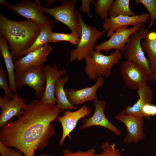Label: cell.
Returning a JSON list of instances; mask_svg holds the SVG:
<instances>
[{
  "instance_id": "obj_21",
  "label": "cell",
  "mask_w": 156,
  "mask_h": 156,
  "mask_svg": "<svg viewBox=\"0 0 156 156\" xmlns=\"http://www.w3.org/2000/svg\"><path fill=\"white\" fill-rule=\"evenodd\" d=\"M69 76L65 75L57 79L54 90V94L56 99V105L63 111L65 109H77V106H73L69 102L66 96L64 86L69 81Z\"/></svg>"
},
{
  "instance_id": "obj_9",
  "label": "cell",
  "mask_w": 156,
  "mask_h": 156,
  "mask_svg": "<svg viewBox=\"0 0 156 156\" xmlns=\"http://www.w3.org/2000/svg\"><path fill=\"white\" fill-rule=\"evenodd\" d=\"M143 25L144 24H141L129 28L128 26L118 27L115 30L108 40L96 45L94 49L96 51H104L106 53L113 49L119 50L122 52L130 36Z\"/></svg>"
},
{
  "instance_id": "obj_10",
  "label": "cell",
  "mask_w": 156,
  "mask_h": 156,
  "mask_svg": "<svg viewBox=\"0 0 156 156\" xmlns=\"http://www.w3.org/2000/svg\"><path fill=\"white\" fill-rule=\"evenodd\" d=\"M120 74L125 84L131 90H138L147 86V75L142 68L127 60L123 61L120 65Z\"/></svg>"
},
{
  "instance_id": "obj_35",
  "label": "cell",
  "mask_w": 156,
  "mask_h": 156,
  "mask_svg": "<svg viewBox=\"0 0 156 156\" xmlns=\"http://www.w3.org/2000/svg\"><path fill=\"white\" fill-rule=\"evenodd\" d=\"M13 156H23L22 153L16 149H12Z\"/></svg>"
},
{
  "instance_id": "obj_4",
  "label": "cell",
  "mask_w": 156,
  "mask_h": 156,
  "mask_svg": "<svg viewBox=\"0 0 156 156\" xmlns=\"http://www.w3.org/2000/svg\"><path fill=\"white\" fill-rule=\"evenodd\" d=\"M149 31L146 29L141 27L130 36L122 52L125 55L126 60L143 69L146 74L148 81H153L156 80V75L150 69L141 43L142 39L147 37Z\"/></svg>"
},
{
  "instance_id": "obj_29",
  "label": "cell",
  "mask_w": 156,
  "mask_h": 156,
  "mask_svg": "<svg viewBox=\"0 0 156 156\" xmlns=\"http://www.w3.org/2000/svg\"><path fill=\"white\" fill-rule=\"evenodd\" d=\"M103 151L102 156H123L120 151L117 148L115 144H110L107 142H103L101 145Z\"/></svg>"
},
{
  "instance_id": "obj_7",
  "label": "cell",
  "mask_w": 156,
  "mask_h": 156,
  "mask_svg": "<svg viewBox=\"0 0 156 156\" xmlns=\"http://www.w3.org/2000/svg\"><path fill=\"white\" fill-rule=\"evenodd\" d=\"M43 67L32 66L24 71L15 72V82L17 90L26 86L34 91V95L41 99L44 94L46 78Z\"/></svg>"
},
{
  "instance_id": "obj_38",
  "label": "cell",
  "mask_w": 156,
  "mask_h": 156,
  "mask_svg": "<svg viewBox=\"0 0 156 156\" xmlns=\"http://www.w3.org/2000/svg\"><path fill=\"white\" fill-rule=\"evenodd\" d=\"M39 156H53L52 155L48 154H45L42 153H41Z\"/></svg>"
},
{
  "instance_id": "obj_3",
  "label": "cell",
  "mask_w": 156,
  "mask_h": 156,
  "mask_svg": "<svg viewBox=\"0 0 156 156\" xmlns=\"http://www.w3.org/2000/svg\"><path fill=\"white\" fill-rule=\"evenodd\" d=\"M120 51L115 50L109 55H105L101 51L95 50L91 56H86L84 71L89 79L94 80L99 77H109L112 66L122 58Z\"/></svg>"
},
{
  "instance_id": "obj_18",
  "label": "cell",
  "mask_w": 156,
  "mask_h": 156,
  "mask_svg": "<svg viewBox=\"0 0 156 156\" xmlns=\"http://www.w3.org/2000/svg\"><path fill=\"white\" fill-rule=\"evenodd\" d=\"M26 99H23L17 93L11 100L1 109L0 115V127L14 116L20 117L22 115L26 107Z\"/></svg>"
},
{
  "instance_id": "obj_24",
  "label": "cell",
  "mask_w": 156,
  "mask_h": 156,
  "mask_svg": "<svg viewBox=\"0 0 156 156\" xmlns=\"http://www.w3.org/2000/svg\"><path fill=\"white\" fill-rule=\"evenodd\" d=\"M129 0H116L108 12L110 16H131L135 15L129 8Z\"/></svg>"
},
{
  "instance_id": "obj_28",
  "label": "cell",
  "mask_w": 156,
  "mask_h": 156,
  "mask_svg": "<svg viewBox=\"0 0 156 156\" xmlns=\"http://www.w3.org/2000/svg\"><path fill=\"white\" fill-rule=\"evenodd\" d=\"M0 87L4 92L3 96L9 99H12L14 94L10 88L8 78L1 64L0 65Z\"/></svg>"
},
{
  "instance_id": "obj_22",
  "label": "cell",
  "mask_w": 156,
  "mask_h": 156,
  "mask_svg": "<svg viewBox=\"0 0 156 156\" xmlns=\"http://www.w3.org/2000/svg\"><path fill=\"white\" fill-rule=\"evenodd\" d=\"M141 45L143 51L147 54L151 70L156 75V31H149Z\"/></svg>"
},
{
  "instance_id": "obj_12",
  "label": "cell",
  "mask_w": 156,
  "mask_h": 156,
  "mask_svg": "<svg viewBox=\"0 0 156 156\" xmlns=\"http://www.w3.org/2000/svg\"><path fill=\"white\" fill-rule=\"evenodd\" d=\"M92 104L95 108L94 113L92 116L83 119V125L79 128L82 129L93 126H100L109 129L117 135L120 136L121 134L120 129L112 124L105 114L106 102L97 99L93 101Z\"/></svg>"
},
{
  "instance_id": "obj_36",
  "label": "cell",
  "mask_w": 156,
  "mask_h": 156,
  "mask_svg": "<svg viewBox=\"0 0 156 156\" xmlns=\"http://www.w3.org/2000/svg\"><path fill=\"white\" fill-rule=\"evenodd\" d=\"M59 1L57 0H47L46 5L45 7L46 8H47L50 5L52 4H55L57 2Z\"/></svg>"
},
{
  "instance_id": "obj_32",
  "label": "cell",
  "mask_w": 156,
  "mask_h": 156,
  "mask_svg": "<svg viewBox=\"0 0 156 156\" xmlns=\"http://www.w3.org/2000/svg\"><path fill=\"white\" fill-rule=\"evenodd\" d=\"M94 2L92 0H82L81 4L79 8V12H83L84 13H86L89 17L92 18V16L90 10V4H93Z\"/></svg>"
},
{
  "instance_id": "obj_33",
  "label": "cell",
  "mask_w": 156,
  "mask_h": 156,
  "mask_svg": "<svg viewBox=\"0 0 156 156\" xmlns=\"http://www.w3.org/2000/svg\"><path fill=\"white\" fill-rule=\"evenodd\" d=\"M0 153L1 156H13L12 149L0 141Z\"/></svg>"
},
{
  "instance_id": "obj_20",
  "label": "cell",
  "mask_w": 156,
  "mask_h": 156,
  "mask_svg": "<svg viewBox=\"0 0 156 156\" xmlns=\"http://www.w3.org/2000/svg\"><path fill=\"white\" fill-rule=\"evenodd\" d=\"M7 41L0 34V50L2 55L8 74L10 88L14 93H17L15 82V66L13 62Z\"/></svg>"
},
{
  "instance_id": "obj_11",
  "label": "cell",
  "mask_w": 156,
  "mask_h": 156,
  "mask_svg": "<svg viewBox=\"0 0 156 156\" xmlns=\"http://www.w3.org/2000/svg\"><path fill=\"white\" fill-rule=\"evenodd\" d=\"M114 118L123 123L126 127L127 134L123 139L125 142L137 143L145 137L143 131V118L125 114L121 112H118Z\"/></svg>"
},
{
  "instance_id": "obj_2",
  "label": "cell",
  "mask_w": 156,
  "mask_h": 156,
  "mask_svg": "<svg viewBox=\"0 0 156 156\" xmlns=\"http://www.w3.org/2000/svg\"><path fill=\"white\" fill-rule=\"evenodd\" d=\"M40 30L38 25L31 19L17 21L0 14V34L8 42L13 61L21 57V53L32 45Z\"/></svg>"
},
{
  "instance_id": "obj_5",
  "label": "cell",
  "mask_w": 156,
  "mask_h": 156,
  "mask_svg": "<svg viewBox=\"0 0 156 156\" xmlns=\"http://www.w3.org/2000/svg\"><path fill=\"white\" fill-rule=\"evenodd\" d=\"M79 22L81 29L79 42L77 47L70 51V61L73 62L75 60L80 61L84 59L86 56H91L94 51L95 43L107 30H99L95 27L88 25L85 23L79 15Z\"/></svg>"
},
{
  "instance_id": "obj_34",
  "label": "cell",
  "mask_w": 156,
  "mask_h": 156,
  "mask_svg": "<svg viewBox=\"0 0 156 156\" xmlns=\"http://www.w3.org/2000/svg\"><path fill=\"white\" fill-rule=\"evenodd\" d=\"M11 100L4 96H0V107L1 109L5 106Z\"/></svg>"
},
{
  "instance_id": "obj_1",
  "label": "cell",
  "mask_w": 156,
  "mask_h": 156,
  "mask_svg": "<svg viewBox=\"0 0 156 156\" xmlns=\"http://www.w3.org/2000/svg\"><path fill=\"white\" fill-rule=\"evenodd\" d=\"M24 110L17 120L11 119L0 127V141L25 156H34L35 151L47 146L55 135L51 122L63 110L41 99L31 101Z\"/></svg>"
},
{
  "instance_id": "obj_6",
  "label": "cell",
  "mask_w": 156,
  "mask_h": 156,
  "mask_svg": "<svg viewBox=\"0 0 156 156\" xmlns=\"http://www.w3.org/2000/svg\"><path fill=\"white\" fill-rule=\"evenodd\" d=\"M61 5L52 8L45 7L41 8V11L48 13L56 21H59L67 27L71 32L79 38L81 35V29L79 22L80 13L75 9L77 0H61Z\"/></svg>"
},
{
  "instance_id": "obj_19",
  "label": "cell",
  "mask_w": 156,
  "mask_h": 156,
  "mask_svg": "<svg viewBox=\"0 0 156 156\" xmlns=\"http://www.w3.org/2000/svg\"><path fill=\"white\" fill-rule=\"evenodd\" d=\"M138 90L139 98L136 103L132 106L129 105H127L121 112L125 114L132 115L144 118L142 109L146 104L151 103L153 99V92L148 85L141 87Z\"/></svg>"
},
{
  "instance_id": "obj_31",
  "label": "cell",
  "mask_w": 156,
  "mask_h": 156,
  "mask_svg": "<svg viewBox=\"0 0 156 156\" xmlns=\"http://www.w3.org/2000/svg\"><path fill=\"white\" fill-rule=\"evenodd\" d=\"M142 112L144 118L150 120L151 116L156 115V105L151 104H146L143 107Z\"/></svg>"
},
{
  "instance_id": "obj_26",
  "label": "cell",
  "mask_w": 156,
  "mask_h": 156,
  "mask_svg": "<svg viewBox=\"0 0 156 156\" xmlns=\"http://www.w3.org/2000/svg\"><path fill=\"white\" fill-rule=\"evenodd\" d=\"M114 1V0H98L96 2H94L96 13L102 19L104 20L109 18L108 12Z\"/></svg>"
},
{
  "instance_id": "obj_14",
  "label": "cell",
  "mask_w": 156,
  "mask_h": 156,
  "mask_svg": "<svg viewBox=\"0 0 156 156\" xmlns=\"http://www.w3.org/2000/svg\"><path fill=\"white\" fill-rule=\"evenodd\" d=\"M92 110L88 106L84 105L75 111L67 110L64 111L62 116L57 118L62 128V135L59 142L60 145H63L67 137L71 139L70 134L76 127L79 120L89 115Z\"/></svg>"
},
{
  "instance_id": "obj_13",
  "label": "cell",
  "mask_w": 156,
  "mask_h": 156,
  "mask_svg": "<svg viewBox=\"0 0 156 156\" xmlns=\"http://www.w3.org/2000/svg\"><path fill=\"white\" fill-rule=\"evenodd\" d=\"M53 50V48L48 43L39 49L29 52L15 61V72L25 71L32 66H44L47 57Z\"/></svg>"
},
{
  "instance_id": "obj_23",
  "label": "cell",
  "mask_w": 156,
  "mask_h": 156,
  "mask_svg": "<svg viewBox=\"0 0 156 156\" xmlns=\"http://www.w3.org/2000/svg\"><path fill=\"white\" fill-rule=\"evenodd\" d=\"M57 21L51 20L40 28V32L32 45L28 49L22 53L21 57L29 52L36 50L49 43V38L53 26L57 24Z\"/></svg>"
},
{
  "instance_id": "obj_27",
  "label": "cell",
  "mask_w": 156,
  "mask_h": 156,
  "mask_svg": "<svg viewBox=\"0 0 156 156\" xmlns=\"http://www.w3.org/2000/svg\"><path fill=\"white\" fill-rule=\"evenodd\" d=\"M135 3H141L147 9L151 19L148 27H151L156 20V0H135Z\"/></svg>"
},
{
  "instance_id": "obj_16",
  "label": "cell",
  "mask_w": 156,
  "mask_h": 156,
  "mask_svg": "<svg viewBox=\"0 0 156 156\" xmlns=\"http://www.w3.org/2000/svg\"><path fill=\"white\" fill-rule=\"evenodd\" d=\"M148 13L142 12L139 15L131 16H120L116 17L110 16L105 20L103 28L107 30V36L110 37L117 28L124 26H132L144 24L150 19Z\"/></svg>"
},
{
  "instance_id": "obj_8",
  "label": "cell",
  "mask_w": 156,
  "mask_h": 156,
  "mask_svg": "<svg viewBox=\"0 0 156 156\" xmlns=\"http://www.w3.org/2000/svg\"><path fill=\"white\" fill-rule=\"evenodd\" d=\"M42 7L40 0H23L17 4H9L5 7L18 15L34 21L40 28L52 20L41 11Z\"/></svg>"
},
{
  "instance_id": "obj_37",
  "label": "cell",
  "mask_w": 156,
  "mask_h": 156,
  "mask_svg": "<svg viewBox=\"0 0 156 156\" xmlns=\"http://www.w3.org/2000/svg\"><path fill=\"white\" fill-rule=\"evenodd\" d=\"M9 4V3H8V1L6 0H0V4L1 5H3L5 6V7Z\"/></svg>"
},
{
  "instance_id": "obj_17",
  "label": "cell",
  "mask_w": 156,
  "mask_h": 156,
  "mask_svg": "<svg viewBox=\"0 0 156 156\" xmlns=\"http://www.w3.org/2000/svg\"><path fill=\"white\" fill-rule=\"evenodd\" d=\"M43 71L45 77L46 84L44 94L41 99L47 103L56 105L54 94L55 85L59 78L66 75V70L64 69L58 70L57 64L55 63L53 66L49 64L44 65Z\"/></svg>"
},
{
  "instance_id": "obj_25",
  "label": "cell",
  "mask_w": 156,
  "mask_h": 156,
  "mask_svg": "<svg viewBox=\"0 0 156 156\" xmlns=\"http://www.w3.org/2000/svg\"><path fill=\"white\" fill-rule=\"evenodd\" d=\"M80 38L73 33L66 34L51 32L49 42L59 43L61 41H65L69 42L74 45L79 44Z\"/></svg>"
},
{
  "instance_id": "obj_15",
  "label": "cell",
  "mask_w": 156,
  "mask_h": 156,
  "mask_svg": "<svg viewBox=\"0 0 156 156\" xmlns=\"http://www.w3.org/2000/svg\"><path fill=\"white\" fill-rule=\"evenodd\" d=\"M104 84L103 77H99L92 86L77 90L72 88H66L64 90L70 103L73 106H77L87 101L97 99V90Z\"/></svg>"
},
{
  "instance_id": "obj_30",
  "label": "cell",
  "mask_w": 156,
  "mask_h": 156,
  "mask_svg": "<svg viewBox=\"0 0 156 156\" xmlns=\"http://www.w3.org/2000/svg\"><path fill=\"white\" fill-rule=\"evenodd\" d=\"M96 150L93 148H90L85 152L77 150L76 152H73L65 149L61 156H102L101 153L96 154Z\"/></svg>"
}]
</instances>
